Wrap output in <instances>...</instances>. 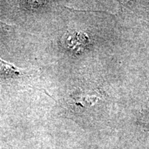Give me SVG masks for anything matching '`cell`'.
<instances>
[{
    "label": "cell",
    "instance_id": "obj_4",
    "mask_svg": "<svg viewBox=\"0 0 149 149\" xmlns=\"http://www.w3.org/2000/svg\"><path fill=\"white\" fill-rule=\"evenodd\" d=\"M7 27H8V26L7 24L3 23V22L0 21V31L1 30H5V29H6Z\"/></svg>",
    "mask_w": 149,
    "mask_h": 149
},
{
    "label": "cell",
    "instance_id": "obj_3",
    "mask_svg": "<svg viewBox=\"0 0 149 149\" xmlns=\"http://www.w3.org/2000/svg\"><path fill=\"white\" fill-rule=\"evenodd\" d=\"M139 120L141 125L149 128V101L141 111Z\"/></svg>",
    "mask_w": 149,
    "mask_h": 149
},
{
    "label": "cell",
    "instance_id": "obj_2",
    "mask_svg": "<svg viewBox=\"0 0 149 149\" xmlns=\"http://www.w3.org/2000/svg\"><path fill=\"white\" fill-rule=\"evenodd\" d=\"M88 41V39L86 35L81 33H77L67 37L66 44L69 48H76L78 50L80 48H82V46L86 45Z\"/></svg>",
    "mask_w": 149,
    "mask_h": 149
},
{
    "label": "cell",
    "instance_id": "obj_1",
    "mask_svg": "<svg viewBox=\"0 0 149 149\" xmlns=\"http://www.w3.org/2000/svg\"><path fill=\"white\" fill-rule=\"evenodd\" d=\"M25 70L0 58V79H15L26 75Z\"/></svg>",
    "mask_w": 149,
    "mask_h": 149
}]
</instances>
